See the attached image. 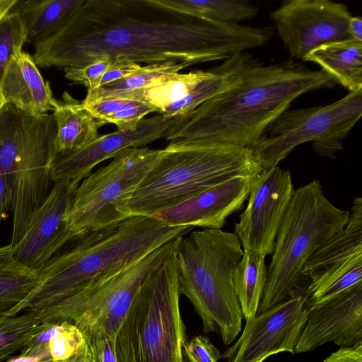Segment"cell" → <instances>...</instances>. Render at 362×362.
<instances>
[{
	"instance_id": "6da1fadb",
	"label": "cell",
	"mask_w": 362,
	"mask_h": 362,
	"mask_svg": "<svg viewBox=\"0 0 362 362\" xmlns=\"http://www.w3.org/2000/svg\"><path fill=\"white\" fill-rule=\"evenodd\" d=\"M272 35L269 26L219 22L160 0H83L59 28L33 44V58L44 69L81 67L103 56L187 67L261 47Z\"/></svg>"
},
{
	"instance_id": "7a4b0ae2",
	"label": "cell",
	"mask_w": 362,
	"mask_h": 362,
	"mask_svg": "<svg viewBox=\"0 0 362 362\" xmlns=\"http://www.w3.org/2000/svg\"><path fill=\"white\" fill-rule=\"evenodd\" d=\"M192 228L132 216L110 228L78 235L37 271V284L8 317L25 310L42 323L74 322L93 286Z\"/></svg>"
},
{
	"instance_id": "3957f363",
	"label": "cell",
	"mask_w": 362,
	"mask_h": 362,
	"mask_svg": "<svg viewBox=\"0 0 362 362\" xmlns=\"http://www.w3.org/2000/svg\"><path fill=\"white\" fill-rule=\"evenodd\" d=\"M337 84L324 71L291 59L267 65L259 61L236 86L181 116L165 139L252 148L296 98Z\"/></svg>"
},
{
	"instance_id": "277c9868",
	"label": "cell",
	"mask_w": 362,
	"mask_h": 362,
	"mask_svg": "<svg viewBox=\"0 0 362 362\" xmlns=\"http://www.w3.org/2000/svg\"><path fill=\"white\" fill-rule=\"evenodd\" d=\"M132 194L129 216H151L235 177L255 178L263 168L252 148L197 141L169 143Z\"/></svg>"
},
{
	"instance_id": "5b68a950",
	"label": "cell",
	"mask_w": 362,
	"mask_h": 362,
	"mask_svg": "<svg viewBox=\"0 0 362 362\" xmlns=\"http://www.w3.org/2000/svg\"><path fill=\"white\" fill-rule=\"evenodd\" d=\"M235 233L204 228L183 236L176 252L180 294L189 300L205 333L217 332L230 344L242 328L243 315L233 273L243 255Z\"/></svg>"
},
{
	"instance_id": "8992f818",
	"label": "cell",
	"mask_w": 362,
	"mask_h": 362,
	"mask_svg": "<svg viewBox=\"0 0 362 362\" xmlns=\"http://www.w3.org/2000/svg\"><path fill=\"white\" fill-rule=\"evenodd\" d=\"M350 211L332 204L318 180L294 190L280 223L257 315L303 294L301 271L309 257L346 226Z\"/></svg>"
},
{
	"instance_id": "52a82bcc",
	"label": "cell",
	"mask_w": 362,
	"mask_h": 362,
	"mask_svg": "<svg viewBox=\"0 0 362 362\" xmlns=\"http://www.w3.org/2000/svg\"><path fill=\"white\" fill-rule=\"evenodd\" d=\"M177 250L139 288L116 335L118 362H185Z\"/></svg>"
},
{
	"instance_id": "ba28073f",
	"label": "cell",
	"mask_w": 362,
	"mask_h": 362,
	"mask_svg": "<svg viewBox=\"0 0 362 362\" xmlns=\"http://www.w3.org/2000/svg\"><path fill=\"white\" fill-rule=\"evenodd\" d=\"M163 149L125 148L77 187L69 213L73 238L117 225L129 217V201L156 165Z\"/></svg>"
},
{
	"instance_id": "9c48e42d",
	"label": "cell",
	"mask_w": 362,
	"mask_h": 362,
	"mask_svg": "<svg viewBox=\"0 0 362 362\" xmlns=\"http://www.w3.org/2000/svg\"><path fill=\"white\" fill-rule=\"evenodd\" d=\"M361 115L362 89L349 92L329 105L288 110L252 148L255 159L263 169H268L308 141H313L316 154L334 159Z\"/></svg>"
},
{
	"instance_id": "30bf717a",
	"label": "cell",
	"mask_w": 362,
	"mask_h": 362,
	"mask_svg": "<svg viewBox=\"0 0 362 362\" xmlns=\"http://www.w3.org/2000/svg\"><path fill=\"white\" fill-rule=\"evenodd\" d=\"M182 237L163 244L89 290L80 315L74 322L85 340L97 336L117 335L141 284L178 249Z\"/></svg>"
},
{
	"instance_id": "8fae6325",
	"label": "cell",
	"mask_w": 362,
	"mask_h": 362,
	"mask_svg": "<svg viewBox=\"0 0 362 362\" xmlns=\"http://www.w3.org/2000/svg\"><path fill=\"white\" fill-rule=\"evenodd\" d=\"M351 14L329 0H286L270 15L291 59L303 60L315 48L349 39Z\"/></svg>"
},
{
	"instance_id": "7c38bea8",
	"label": "cell",
	"mask_w": 362,
	"mask_h": 362,
	"mask_svg": "<svg viewBox=\"0 0 362 362\" xmlns=\"http://www.w3.org/2000/svg\"><path fill=\"white\" fill-rule=\"evenodd\" d=\"M308 317L304 294L282 300L247 319L241 336L221 358L228 362H262L279 352L294 354Z\"/></svg>"
},
{
	"instance_id": "4fadbf2b",
	"label": "cell",
	"mask_w": 362,
	"mask_h": 362,
	"mask_svg": "<svg viewBox=\"0 0 362 362\" xmlns=\"http://www.w3.org/2000/svg\"><path fill=\"white\" fill-rule=\"evenodd\" d=\"M289 170L278 165L263 169L251 182L249 199L235 234L243 250L272 255L277 231L294 192Z\"/></svg>"
},
{
	"instance_id": "5bb4252c",
	"label": "cell",
	"mask_w": 362,
	"mask_h": 362,
	"mask_svg": "<svg viewBox=\"0 0 362 362\" xmlns=\"http://www.w3.org/2000/svg\"><path fill=\"white\" fill-rule=\"evenodd\" d=\"M79 183L73 180L54 182L31 216L23 237L12 247L20 264L37 271L73 239L68 218Z\"/></svg>"
},
{
	"instance_id": "9a60e30c",
	"label": "cell",
	"mask_w": 362,
	"mask_h": 362,
	"mask_svg": "<svg viewBox=\"0 0 362 362\" xmlns=\"http://www.w3.org/2000/svg\"><path fill=\"white\" fill-rule=\"evenodd\" d=\"M180 117H168L158 114L143 119L134 129L117 130L100 136L81 148L56 153L51 165V181L80 182L91 174L95 165L112 158L121 151L140 148L158 139L165 138Z\"/></svg>"
},
{
	"instance_id": "2e32d148",
	"label": "cell",
	"mask_w": 362,
	"mask_h": 362,
	"mask_svg": "<svg viewBox=\"0 0 362 362\" xmlns=\"http://www.w3.org/2000/svg\"><path fill=\"white\" fill-rule=\"evenodd\" d=\"M362 341V285L328 302L308 308V317L295 353H305L327 342L347 347Z\"/></svg>"
},
{
	"instance_id": "e0dca14e",
	"label": "cell",
	"mask_w": 362,
	"mask_h": 362,
	"mask_svg": "<svg viewBox=\"0 0 362 362\" xmlns=\"http://www.w3.org/2000/svg\"><path fill=\"white\" fill-rule=\"evenodd\" d=\"M253 179L233 178L159 211L151 217L168 226L221 229L227 218L241 209L249 197Z\"/></svg>"
},
{
	"instance_id": "ac0fdd59",
	"label": "cell",
	"mask_w": 362,
	"mask_h": 362,
	"mask_svg": "<svg viewBox=\"0 0 362 362\" xmlns=\"http://www.w3.org/2000/svg\"><path fill=\"white\" fill-rule=\"evenodd\" d=\"M362 264V198L356 197L345 227L334 234L306 261L301 271L314 284Z\"/></svg>"
},
{
	"instance_id": "d6986e66",
	"label": "cell",
	"mask_w": 362,
	"mask_h": 362,
	"mask_svg": "<svg viewBox=\"0 0 362 362\" xmlns=\"http://www.w3.org/2000/svg\"><path fill=\"white\" fill-rule=\"evenodd\" d=\"M49 82L42 78L33 56L21 51L11 60L0 83V109L11 105L32 116L52 110Z\"/></svg>"
},
{
	"instance_id": "ffe728a7",
	"label": "cell",
	"mask_w": 362,
	"mask_h": 362,
	"mask_svg": "<svg viewBox=\"0 0 362 362\" xmlns=\"http://www.w3.org/2000/svg\"><path fill=\"white\" fill-rule=\"evenodd\" d=\"M52 107L57 126V153L81 148L100 136L98 129L105 123L93 117L68 92L63 93L62 100L54 98Z\"/></svg>"
},
{
	"instance_id": "44dd1931",
	"label": "cell",
	"mask_w": 362,
	"mask_h": 362,
	"mask_svg": "<svg viewBox=\"0 0 362 362\" xmlns=\"http://www.w3.org/2000/svg\"><path fill=\"white\" fill-rule=\"evenodd\" d=\"M303 61L318 64L337 83L352 92L362 89V42L346 39L322 45Z\"/></svg>"
},
{
	"instance_id": "7402d4cb",
	"label": "cell",
	"mask_w": 362,
	"mask_h": 362,
	"mask_svg": "<svg viewBox=\"0 0 362 362\" xmlns=\"http://www.w3.org/2000/svg\"><path fill=\"white\" fill-rule=\"evenodd\" d=\"M83 0H18L12 12L21 20L26 43L35 44L59 28Z\"/></svg>"
},
{
	"instance_id": "603a6c76",
	"label": "cell",
	"mask_w": 362,
	"mask_h": 362,
	"mask_svg": "<svg viewBox=\"0 0 362 362\" xmlns=\"http://www.w3.org/2000/svg\"><path fill=\"white\" fill-rule=\"evenodd\" d=\"M210 74L209 69L164 76L146 87L127 94L124 99L143 102L161 114L170 105L187 96Z\"/></svg>"
},
{
	"instance_id": "cb8c5ba5",
	"label": "cell",
	"mask_w": 362,
	"mask_h": 362,
	"mask_svg": "<svg viewBox=\"0 0 362 362\" xmlns=\"http://www.w3.org/2000/svg\"><path fill=\"white\" fill-rule=\"evenodd\" d=\"M243 255L233 273L235 294L245 320L256 316L263 294L267 275L265 256L252 250Z\"/></svg>"
},
{
	"instance_id": "d4e9b609",
	"label": "cell",
	"mask_w": 362,
	"mask_h": 362,
	"mask_svg": "<svg viewBox=\"0 0 362 362\" xmlns=\"http://www.w3.org/2000/svg\"><path fill=\"white\" fill-rule=\"evenodd\" d=\"M37 282V272L20 264L10 244L0 247V316H8Z\"/></svg>"
},
{
	"instance_id": "484cf974",
	"label": "cell",
	"mask_w": 362,
	"mask_h": 362,
	"mask_svg": "<svg viewBox=\"0 0 362 362\" xmlns=\"http://www.w3.org/2000/svg\"><path fill=\"white\" fill-rule=\"evenodd\" d=\"M170 8L199 17L238 23L258 13V8L246 0H160Z\"/></svg>"
},
{
	"instance_id": "4316f807",
	"label": "cell",
	"mask_w": 362,
	"mask_h": 362,
	"mask_svg": "<svg viewBox=\"0 0 362 362\" xmlns=\"http://www.w3.org/2000/svg\"><path fill=\"white\" fill-rule=\"evenodd\" d=\"M186 67L185 64L174 62L147 64L127 77L87 91L84 100L124 99L127 94L146 87L156 79L179 73Z\"/></svg>"
},
{
	"instance_id": "83f0119b",
	"label": "cell",
	"mask_w": 362,
	"mask_h": 362,
	"mask_svg": "<svg viewBox=\"0 0 362 362\" xmlns=\"http://www.w3.org/2000/svg\"><path fill=\"white\" fill-rule=\"evenodd\" d=\"M47 325L28 311L20 315L0 316V362L21 351Z\"/></svg>"
},
{
	"instance_id": "f1b7e54d",
	"label": "cell",
	"mask_w": 362,
	"mask_h": 362,
	"mask_svg": "<svg viewBox=\"0 0 362 362\" xmlns=\"http://www.w3.org/2000/svg\"><path fill=\"white\" fill-rule=\"evenodd\" d=\"M26 43L24 25L19 16L11 13L0 23V83L11 60Z\"/></svg>"
},
{
	"instance_id": "f546056e",
	"label": "cell",
	"mask_w": 362,
	"mask_h": 362,
	"mask_svg": "<svg viewBox=\"0 0 362 362\" xmlns=\"http://www.w3.org/2000/svg\"><path fill=\"white\" fill-rule=\"evenodd\" d=\"M110 61V57L103 56L81 67H66L64 68V76L72 84L83 85L87 88V91H92L100 86L103 75Z\"/></svg>"
},
{
	"instance_id": "4dcf8cb0",
	"label": "cell",
	"mask_w": 362,
	"mask_h": 362,
	"mask_svg": "<svg viewBox=\"0 0 362 362\" xmlns=\"http://www.w3.org/2000/svg\"><path fill=\"white\" fill-rule=\"evenodd\" d=\"M153 112L154 109L148 105L133 100L131 103L110 117L107 123L115 124L117 130L132 129L137 127L146 115Z\"/></svg>"
},
{
	"instance_id": "1f68e13d",
	"label": "cell",
	"mask_w": 362,
	"mask_h": 362,
	"mask_svg": "<svg viewBox=\"0 0 362 362\" xmlns=\"http://www.w3.org/2000/svg\"><path fill=\"white\" fill-rule=\"evenodd\" d=\"M184 354L189 362H218L221 354L205 336L198 335L184 344Z\"/></svg>"
},
{
	"instance_id": "d6a6232c",
	"label": "cell",
	"mask_w": 362,
	"mask_h": 362,
	"mask_svg": "<svg viewBox=\"0 0 362 362\" xmlns=\"http://www.w3.org/2000/svg\"><path fill=\"white\" fill-rule=\"evenodd\" d=\"M90 362H118L116 336H97L86 340Z\"/></svg>"
},
{
	"instance_id": "836d02e7",
	"label": "cell",
	"mask_w": 362,
	"mask_h": 362,
	"mask_svg": "<svg viewBox=\"0 0 362 362\" xmlns=\"http://www.w3.org/2000/svg\"><path fill=\"white\" fill-rule=\"evenodd\" d=\"M133 100L123 98H110L86 101H81L83 107L93 117L105 124L113 115L119 112L124 107L129 105Z\"/></svg>"
},
{
	"instance_id": "e575fe53",
	"label": "cell",
	"mask_w": 362,
	"mask_h": 362,
	"mask_svg": "<svg viewBox=\"0 0 362 362\" xmlns=\"http://www.w3.org/2000/svg\"><path fill=\"white\" fill-rule=\"evenodd\" d=\"M141 66L139 64L125 57H116L111 58L110 65L103 75L100 86L127 77L139 70Z\"/></svg>"
},
{
	"instance_id": "d590c367",
	"label": "cell",
	"mask_w": 362,
	"mask_h": 362,
	"mask_svg": "<svg viewBox=\"0 0 362 362\" xmlns=\"http://www.w3.org/2000/svg\"><path fill=\"white\" fill-rule=\"evenodd\" d=\"M13 192L9 177L0 168V225L11 211Z\"/></svg>"
},
{
	"instance_id": "8d00e7d4",
	"label": "cell",
	"mask_w": 362,
	"mask_h": 362,
	"mask_svg": "<svg viewBox=\"0 0 362 362\" xmlns=\"http://www.w3.org/2000/svg\"><path fill=\"white\" fill-rule=\"evenodd\" d=\"M323 362H362V341L347 347H340Z\"/></svg>"
},
{
	"instance_id": "74e56055",
	"label": "cell",
	"mask_w": 362,
	"mask_h": 362,
	"mask_svg": "<svg viewBox=\"0 0 362 362\" xmlns=\"http://www.w3.org/2000/svg\"><path fill=\"white\" fill-rule=\"evenodd\" d=\"M348 35L349 38L362 42V19L359 16H351L349 20Z\"/></svg>"
},
{
	"instance_id": "f35d334b",
	"label": "cell",
	"mask_w": 362,
	"mask_h": 362,
	"mask_svg": "<svg viewBox=\"0 0 362 362\" xmlns=\"http://www.w3.org/2000/svg\"><path fill=\"white\" fill-rule=\"evenodd\" d=\"M18 0H0V23L11 13Z\"/></svg>"
},
{
	"instance_id": "ab89813d",
	"label": "cell",
	"mask_w": 362,
	"mask_h": 362,
	"mask_svg": "<svg viewBox=\"0 0 362 362\" xmlns=\"http://www.w3.org/2000/svg\"><path fill=\"white\" fill-rule=\"evenodd\" d=\"M47 358H50V356H42L40 357L28 358L18 356V357H15L8 360L7 362H40L41 361L46 359Z\"/></svg>"
},
{
	"instance_id": "60d3db41",
	"label": "cell",
	"mask_w": 362,
	"mask_h": 362,
	"mask_svg": "<svg viewBox=\"0 0 362 362\" xmlns=\"http://www.w3.org/2000/svg\"><path fill=\"white\" fill-rule=\"evenodd\" d=\"M40 362H59V361H54L51 359V358H47L46 359L41 361ZM63 362H90L89 353H88L86 355H83L78 358H76L73 360L68 361H63Z\"/></svg>"
}]
</instances>
